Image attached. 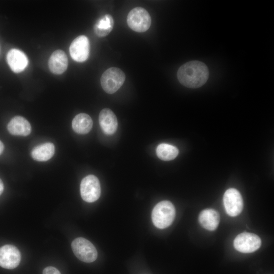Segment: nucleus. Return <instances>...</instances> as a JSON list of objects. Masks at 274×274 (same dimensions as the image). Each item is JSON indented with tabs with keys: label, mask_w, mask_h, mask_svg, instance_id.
Here are the masks:
<instances>
[{
	"label": "nucleus",
	"mask_w": 274,
	"mask_h": 274,
	"mask_svg": "<svg viewBox=\"0 0 274 274\" xmlns=\"http://www.w3.org/2000/svg\"><path fill=\"white\" fill-rule=\"evenodd\" d=\"M72 128L77 133L85 134L92 129L93 122L89 115L85 113H80L73 119Z\"/></svg>",
	"instance_id": "16"
},
{
	"label": "nucleus",
	"mask_w": 274,
	"mask_h": 274,
	"mask_svg": "<svg viewBox=\"0 0 274 274\" xmlns=\"http://www.w3.org/2000/svg\"><path fill=\"white\" fill-rule=\"evenodd\" d=\"M261 241L256 234L249 232H243L235 238L233 245L238 251L250 253L258 250L261 246Z\"/></svg>",
	"instance_id": "7"
},
{
	"label": "nucleus",
	"mask_w": 274,
	"mask_h": 274,
	"mask_svg": "<svg viewBox=\"0 0 274 274\" xmlns=\"http://www.w3.org/2000/svg\"><path fill=\"white\" fill-rule=\"evenodd\" d=\"M7 61L11 70L16 73L22 72L28 63L26 55L17 49H12L9 51Z\"/></svg>",
	"instance_id": "11"
},
{
	"label": "nucleus",
	"mask_w": 274,
	"mask_h": 274,
	"mask_svg": "<svg viewBox=\"0 0 274 274\" xmlns=\"http://www.w3.org/2000/svg\"><path fill=\"white\" fill-rule=\"evenodd\" d=\"M71 246L75 255L83 262H92L97 257L95 247L89 241L85 238H75L72 242Z\"/></svg>",
	"instance_id": "5"
},
{
	"label": "nucleus",
	"mask_w": 274,
	"mask_h": 274,
	"mask_svg": "<svg viewBox=\"0 0 274 274\" xmlns=\"http://www.w3.org/2000/svg\"><path fill=\"white\" fill-rule=\"evenodd\" d=\"M101 189L98 178L93 175L84 178L80 184V193L82 198L87 202L97 200L100 195Z\"/></svg>",
	"instance_id": "6"
},
{
	"label": "nucleus",
	"mask_w": 274,
	"mask_h": 274,
	"mask_svg": "<svg viewBox=\"0 0 274 274\" xmlns=\"http://www.w3.org/2000/svg\"><path fill=\"white\" fill-rule=\"evenodd\" d=\"M223 203L228 215L234 217L239 215L243 209V200L239 192L229 188L224 193Z\"/></svg>",
	"instance_id": "8"
},
{
	"label": "nucleus",
	"mask_w": 274,
	"mask_h": 274,
	"mask_svg": "<svg viewBox=\"0 0 274 274\" xmlns=\"http://www.w3.org/2000/svg\"><path fill=\"white\" fill-rule=\"evenodd\" d=\"M4 149V146L3 143L0 141V155L2 154Z\"/></svg>",
	"instance_id": "22"
},
{
	"label": "nucleus",
	"mask_w": 274,
	"mask_h": 274,
	"mask_svg": "<svg viewBox=\"0 0 274 274\" xmlns=\"http://www.w3.org/2000/svg\"><path fill=\"white\" fill-rule=\"evenodd\" d=\"M198 221L203 228L213 231L215 230L219 225L220 215L218 212L214 209H205L200 213Z\"/></svg>",
	"instance_id": "15"
},
{
	"label": "nucleus",
	"mask_w": 274,
	"mask_h": 274,
	"mask_svg": "<svg viewBox=\"0 0 274 274\" xmlns=\"http://www.w3.org/2000/svg\"><path fill=\"white\" fill-rule=\"evenodd\" d=\"M7 129L12 135L27 136L31 131L29 122L24 117L17 116L11 119L7 125Z\"/></svg>",
	"instance_id": "14"
},
{
	"label": "nucleus",
	"mask_w": 274,
	"mask_h": 274,
	"mask_svg": "<svg viewBox=\"0 0 274 274\" xmlns=\"http://www.w3.org/2000/svg\"><path fill=\"white\" fill-rule=\"evenodd\" d=\"M125 80V74L118 67H111L102 74L100 84L106 93L113 94L122 86Z\"/></svg>",
	"instance_id": "3"
},
{
	"label": "nucleus",
	"mask_w": 274,
	"mask_h": 274,
	"mask_svg": "<svg viewBox=\"0 0 274 274\" xmlns=\"http://www.w3.org/2000/svg\"><path fill=\"white\" fill-rule=\"evenodd\" d=\"M176 214L175 208L173 203L167 200L158 203L152 212V220L157 228L163 229L173 223Z\"/></svg>",
	"instance_id": "2"
},
{
	"label": "nucleus",
	"mask_w": 274,
	"mask_h": 274,
	"mask_svg": "<svg viewBox=\"0 0 274 274\" xmlns=\"http://www.w3.org/2000/svg\"><path fill=\"white\" fill-rule=\"evenodd\" d=\"M127 23L132 30L138 32H143L150 28L151 18L146 10L138 7L129 12L127 17Z\"/></svg>",
	"instance_id": "4"
},
{
	"label": "nucleus",
	"mask_w": 274,
	"mask_h": 274,
	"mask_svg": "<svg viewBox=\"0 0 274 274\" xmlns=\"http://www.w3.org/2000/svg\"><path fill=\"white\" fill-rule=\"evenodd\" d=\"M55 153V147L51 142L45 143L35 147L31 155L32 158L38 161H46L51 159Z\"/></svg>",
	"instance_id": "17"
},
{
	"label": "nucleus",
	"mask_w": 274,
	"mask_h": 274,
	"mask_svg": "<svg viewBox=\"0 0 274 274\" xmlns=\"http://www.w3.org/2000/svg\"><path fill=\"white\" fill-rule=\"evenodd\" d=\"M98 119L100 126L105 134L111 135L116 132L118 127L117 119L112 110L103 109L99 113Z\"/></svg>",
	"instance_id": "12"
},
{
	"label": "nucleus",
	"mask_w": 274,
	"mask_h": 274,
	"mask_svg": "<svg viewBox=\"0 0 274 274\" xmlns=\"http://www.w3.org/2000/svg\"><path fill=\"white\" fill-rule=\"evenodd\" d=\"M90 48L88 38L84 35L79 36L71 44L69 49L70 55L77 62H84L89 57Z\"/></svg>",
	"instance_id": "9"
},
{
	"label": "nucleus",
	"mask_w": 274,
	"mask_h": 274,
	"mask_svg": "<svg viewBox=\"0 0 274 274\" xmlns=\"http://www.w3.org/2000/svg\"><path fill=\"white\" fill-rule=\"evenodd\" d=\"M68 60L65 53L61 50H56L51 55L48 66L50 71L55 74L60 75L67 68Z\"/></svg>",
	"instance_id": "13"
},
{
	"label": "nucleus",
	"mask_w": 274,
	"mask_h": 274,
	"mask_svg": "<svg viewBox=\"0 0 274 274\" xmlns=\"http://www.w3.org/2000/svg\"><path fill=\"white\" fill-rule=\"evenodd\" d=\"M209 76L207 66L198 60H192L182 65L178 70L177 78L183 86L197 88L203 85Z\"/></svg>",
	"instance_id": "1"
},
{
	"label": "nucleus",
	"mask_w": 274,
	"mask_h": 274,
	"mask_svg": "<svg viewBox=\"0 0 274 274\" xmlns=\"http://www.w3.org/2000/svg\"><path fill=\"white\" fill-rule=\"evenodd\" d=\"M113 26V17L110 14H106L99 18L95 23L94 32L97 37H104L110 33Z\"/></svg>",
	"instance_id": "18"
},
{
	"label": "nucleus",
	"mask_w": 274,
	"mask_h": 274,
	"mask_svg": "<svg viewBox=\"0 0 274 274\" xmlns=\"http://www.w3.org/2000/svg\"><path fill=\"white\" fill-rule=\"evenodd\" d=\"M43 274H61V273L56 268L48 266L44 269Z\"/></svg>",
	"instance_id": "20"
},
{
	"label": "nucleus",
	"mask_w": 274,
	"mask_h": 274,
	"mask_svg": "<svg viewBox=\"0 0 274 274\" xmlns=\"http://www.w3.org/2000/svg\"><path fill=\"white\" fill-rule=\"evenodd\" d=\"M179 151L177 147L170 144L162 143L156 148L158 157L164 161L174 159L178 155Z\"/></svg>",
	"instance_id": "19"
},
{
	"label": "nucleus",
	"mask_w": 274,
	"mask_h": 274,
	"mask_svg": "<svg viewBox=\"0 0 274 274\" xmlns=\"http://www.w3.org/2000/svg\"><path fill=\"white\" fill-rule=\"evenodd\" d=\"M4 189V184L2 181L0 179V195L3 193Z\"/></svg>",
	"instance_id": "21"
},
{
	"label": "nucleus",
	"mask_w": 274,
	"mask_h": 274,
	"mask_svg": "<svg viewBox=\"0 0 274 274\" xmlns=\"http://www.w3.org/2000/svg\"><path fill=\"white\" fill-rule=\"evenodd\" d=\"M21 254L19 250L12 245H5L0 248V266L12 269L20 263Z\"/></svg>",
	"instance_id": "10"
}]
</instances>
